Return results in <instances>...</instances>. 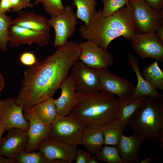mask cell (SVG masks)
Instances as JSON below:
<instances>
[{
    "label": "cell",
    "mask_w": 163,
    "mask_h": 163,
    "mask_svg": "<svg viewBox=\"0 0 163 163\" xmlns=\"http://www.w3.org/2000/svg\"><path fill=\"white\" fill-rule=\"evenodd\" d=\"M4 79L1 71H0V93L4 88Z\"/></svg>",
    "instance_id": "39"
},
{
    "label": "cell",
    "mask_w": 163,
    "mask_h": 163,
    "mask_svg": "<svg viewBox=\"0 0 163 163\" xmlns=\"http://www.w3.org/2000/svg\"><path fill=\"white\" fill-rule=\"evenodd\" d=\"M133 6L129 1L112 14L104 17L101 9L96 11L88 25L83 24L79 29L81 37L90 40L105 50L115 39L123 36L130 40L136 31L132 16Z\"/></svg>",
    "instance_id": "2"
},
{
    "label": "cell",
    "mask_w": 163,
    "mask_h": 163,
    "mask_svg": "<svg viewBox=\"0 0 163 163\" xmlns=\"http://www.w3.org/2000/svg\"><path fill=\"white\" fill-rule=\"evenodd\" d=\"M69 75L77 93H85L100 90L97 69L78 60L72 66Z\"/></svg>",
    "instance_id": "7"
},
{
    "label": "cell",
    "mask_w": 163,
    "mask_h": 163,
    "mask_svg": "<svg viewBox=\"0 0 163 163\" xmlns=\"http://www.w3.org/2000/svg\"><path fill=\"white\" fill-rule=\"evenodd\" d=\"M144 78L156 90H163V72L158 66V60L145 67Z\"/></svg>",
    "instance_id": "25"
},
{
    "label": "cell",
    "mask_w": 163,
    "mask_h": 163,
    "mask_svg": "<svg viewBox=\"0 0 163 163\" xmlns=\"http://www.w3.org/2000/svg\"><path fill=\"white\" fill-rule=\"evenodd\" d=\"M95 158L100 161L107 163H123L117 147L105 145L102 147L100 152L94 155Z\"/></svg>",
    "instance_id": "28"
},
{
    "label": "cell",
    "mask_w": 163,
    "mask_h": 163,
    "mask_svg": "<svg viewBox=\"0 0 163 163\" xmlns=\"http://www.w3.org/2000/svg\"><path fill=\"white\" fill-rule=\"evenodd\" d=\"M77 93L76 103L69 115L82 120L87 127L101 126L119 119L118 105L120 99L114 95L101 90Z\"/></svg>",
    "instance_id": "3"
},
{
    "label": "cell",
    "mask_w": 163,
    "mask_h": 163,
    "mask_svg": "<svg viewBox=\"0 0 163 163\" xmlns=\"http://www.w3.org/2000/svg\"><path fill=\"white\" fill-rule=\"evenodd\" d=\"M145 97L142 96L132 100H119L118 105L119 119L125 127L128 125L130 118L142 104Z\"/></svg>",
    "instance_id": "24"
},
{
    "label": "cell",
    "mask_w": 163,
    "mask_h": 163,
    "mask_svg": "<svg viewBox=\"0 0 163 163\" xmlns=\"http://www.w3.org/2000/svg\"><path fill=\"white\" fill-rule=\"evenodd\" d=\"M97 70L100 90L115 95L121 101L129 99L135 88L132 83L127 79L111 73L107 69Z\"/></svg>",
    "instance_id": "10"
},
{
    "label": "cell",
    "mask_w": 163,
    "mask_h": 163,
    "mask_svg": "<svg viewBox=\"0 0 163 163\" xmlns=\"http://www.w3.org/2000/svg\"><path fill=\"white\" fill-rule=\"evenodd\" d=\"M128 62L137 76V85L129 99L136 98L142 96H150L158 99H163V95L158 92L142 76L139 68L138 59L133 54L129 53Z\"/></svg>",
    "instance_id": "19"
},
{
    "label": "cell",
    "mask_w": 163,
    "mask_h": 163,
    "mask_svg": "<svg viewBox=\"0 0 163 163\" xmlns=\"http://www.w3.org/2000/svg\"><path fill=\"white\" fill-rule=\"evenodd\" d=\"M12 24L11 18L0 13V51L6 52L9 37V29Z\"/></svg>",
    "instance_id": "29"
},
{
    "label": "cell",
    "mask_w": 163,
    "mask_h": 163,
    "mask_svg": "<svg viewBox=\"0 0 163 163\" xmlns=\"http://www.w3.org/2000/svg\"><path fill=\"white\" fill-rule=\"evenodd\" d=\"M152 158V157L151 156H150L148 158H147L146 156H145L142 160H140V163H149L151 161Z\"/></svg>",
    "instance_id": "42"
},
{
    "label": "cell",
    "mask_w": 163,
    "mask_h": 163,
    "mask_svg": "<svg viewBox=\"0 0 163 163\" xmlns=\"http://www.w3.org/2000/svg\"><path fill=\"white\" fill-rule=\"evenodd\" d=\"M19 61L23 65L29 66L37 62L34 54L30 52H25L21 54L19 57Z\"/></svg>",
    "instance_id": "33"
},
{
    "label": "cell",
    "mask_w": 163,
    "mask_h": 163,
    "mask_svg": "<svg viewBox=\"0 0 163 163\" xmlns=\"http://www.w3.org/2000/svg\"><path fill=\"white\" fill-rule=\"evenodd\" d=\"M11 4L10 0H0V13L5 14L11 11Z\"/></svg>",
    "instance_id": "36"
},
{
    "label": "cell",
    "mask_w": 163,
    "mask_h": 163,
    "mask_svg": "<svg viewBox=\"0 0 163 163\" xmlns=\"http://www.w3.org/2000/svg\"><path fill=\"white\" fill-rule=\"evenodd\" d=\"M81 53L79 44L68 41L52 55L30 66L24 72L16 104L24 111L53 97Z\"/></svg>",
    "instance_id": "1"
},
{
    "label": "cell",
    "mask_w": 163,
    "mask_h": 163,
    "mask_svg": "<svg viewBox=\"0 0 163 163\" xmlns=\"http://www.w3.org/2000/svg\"><path fill=\"white\" fill-rule=\"evenodd\" d=\"M98 163L97 160L94 157L90 156L88 161V163Z\"/></svg>",
    "instance_id": "41"
},
{
    "label": "cell",
    "mask_w": 163,
    "mask_h": 163,
    "mask_svg": "<svg viewBox=\"0 0 163 163\" xmlns=\"http://www.w3.org/2000/svg\"><path fill=\"white\" fill-rule=\"evenodd\" d=\"M59 88L61 89V95L55 99L57 114L69 115L76 103L77 95L69 75L62 83Z\"/></svg>",
    "instance_id": "18"
},
{
    "label": "cell",
    "mask_w": 163,
    "mask_h": 163,
    "mask_svg": "<svg viewBox=\"0 0 163 163\" xmlns=\"http://www.w3.org/2000/svg\"><path fill=\"white\" fill-rule=\"evenodd\" d=\"M38 149L48 159L61 160L65 163L75 160L78 150L77 146L50 137L40 144Z\"/></svg>",
    "instance_id": "12"
},
{
    "label": "cell",
    "mask_w": 163,
    "mask_h": 163,
    "mask_svg": "<svg viewBox=\"0 0 163 163\" xmlns=\"http://www.w3.org/2000/svg\"><path fill=\"white\" fill-rule=\"evenodd\" d=\"M152 8L160 12L163 10V0H144Z\"/></svg>",
    "instance_id": "35"
},
{
    "label": "cell",
    "mask_w": 163,
    "mask_h": 163,
    "mask_svg": "<svg viewBox=\"0 0 163 163\" xmlns=\"http://www.w3.org/2000/svg\"><path fill=\"white\" fill-rule=\"evenodd\" d=\"M101 127L104 137V145L116 146L126 128L119 119L108 122Z\"/></svg>",
    "instance_id": "23"
},
{
    "label": "cell",
    "mask_w": 163,
    "mask_h": 163,
    "mask_svg": "<svg viewBox=\"0 0 163 163\" xmlns=\"http://www.w3.org/2000/svg\"><path fill=\"white\" fill-rule=\"evenodd\" d=\"M155 32L158 37L163 42V22L157 26Z\"/></svg>",
    "instance_id": "37"
},
{
    "label": "cell",
    "mask_w": 163,
    "mask_h": 163,
    "mask_svg": "<svg viewBox=\"0 0 163 163\" xmlns=\"http://www.w3.org/2000/svg\"><path fill=\"white\" fill-rule=\"evenodd\" d=\"M104 142V137L101 126L86 127L84 130L82 143L89 153L95 155L101 151Z\"/></svg>",
    "instance_id": "21"
},
{
    "label": "cell",
    "mask_w": 163,
    "mask_h": 163,
    "mask_svg": "<svg viewBox=\"0 0 163 163\" xmlns=\"http://www.w3.org/2000/svg\"><path fill=\"white\" fill-rule=\"evenodd\" d=\"M130 40L134 51L142 59L151 58L163 62V42L155 32L136 33Z\"/></svg>",
    "instance_id": "9"
},
{
    "label": "cell",
    "mask_w": 163,
    "mask_h": 163,
    "mask_svg": "<svg viewBox=\"0 0 163 163\" xmlns=\"http://www.w3.org/2000/svg\"><path fill=\"white\" fill-rule=\"evenodd\" d=\"M88 153L81 150H78L75 163H88L90 156Z\"/></svg>",
    "instance_id": "34"
},
{
    "label": "cell",
    "mask_w": 163,
    "mask_h": 163,
    "mask_svg": "<svg viewBox=\"0 0 163 163\" xmlns=\"http://www.w3.org/2000/svg\"><path fill=\"white\" fill-rule=\"evenodd\" d=\"M22 107L16 104L15 98L0 100V121L6 130L18 128L27 131L30 123L25 119Z\"/></svg>",
    "instance_id": "13"
},
{
    "label": "cell",
    "mask_w": 163,
    "mask_h": 163,
    "mask_svg": "<svg viewBox=\"0 0 163 163\" xmlns=\"http://www.w3.org/2000/svg\"><path fill=\"white\" fill-rule=\"evenodd\" d=\"M23 111L25 119L30 123L27 131L28 142L24 152H29L35 151L38 149L40 144L43 140L49 137L53 125L43 123L27 110Z\"/></svg>",
    "instance_id": "16"
},
{
    "label": "cell",
    "mask_w": 163,
    "mask_h": 163,
    "mask_svg": "<svg viewBox=\"0 0 163 163\" xmlns=\"http://www.w3.org/2000/svg\"><path fill=\"white\" fill-rule=\"evenodd\" d=\"M27 110L35 115L40 121L48 125L52 124L57 115L55 99L53 97Z\"/></svg>",
    "instance_id": "22"
},
{
    "label": "cell",
    "mask_w": 163,
    "mask_h": 163,
    "mask_svg": "<svg viewBox=\"0 0 163 163\" xmlns=\"http://www.w3.org/2000/svg\"><path fill=\"white\" fill-rule=\"evenodd\" d=\"M15 163H65L60 160H50L47 159L40 151L19 153L14 159Z\"/></svg>",
    "instance_id": "27"
},
{
    "label": "cell",
    "mask_w": 163,
    "mask_h": 163,
    "mask_svg": "<svg viewBox=\"0 0 163 163\" xmlns=\"http://www.w3.org/2000/svg\"><path fill=\"white\" fill-rule=\"evenodd\" d=\"M95 0H73L72 5L76 8L77 17L88 25L94 13L96 11Z\"/></svg>",
    "instance_id": "26"
},
{
    "label": "cell",
    "mask_w": 163,
    "mask_h": 163,
    "mask_svg": "<svg viewBox=\"0 0 163 163\" xmlns=\"http://www.w3.org/2000/svg\"><path fill=\"white\" fill-rule=\"evenodd\" d=\"M12 25L45 33H49L51 27L48 19L43 16L21 10L18 11L17 16L12 20Z\"/></svg>",
    "instance_id": "20"
},
{
    "label": "cell",
    "mask_w": 163,
    "mask_h": 163,
    "mask_svg": "<svg viewBox=\"0 0 163 163\" xmlns=\"http://www.w3.org/2000/svg\"><path fill=\"white\" fill-rule=\"evenodd\" d=\"M144 139L139 134L133 132L130 136L121 135L117 145L123 163H138L140 160L139 151L140 145Z\"/></svg>",
    "instance_id": "17"
},
{
    "label": "cell",
    "mask_w": 163,
    "mask_h": 163,
    "mask_svg": "<svg viewBox=\"0 0 163 163\" xmlns=\"http://www.w3.org/2000/svg\"><path fill=\"white\" fill-rule=\"evenodd\" d=\"M6 136L2 138L0 143V154L14 159L23 152L28 144L27 131L18 128L8 130Z\"/></svg>",
    "instance_id": "15"
},
{
    "label": "cell",
    "mask_w": 163,
    "mask_h": 163,
    "mask_svg": "<svg viewBox=\"0 0 163 163\" xmlns=\"http://www.w3.org/2000/svg\"><path fill=\"white\" fill-rule=\"evenodd\" d=\"M49 137L77 146L81 145L85 123L75 117L57 115L53 123Z\"/></svg>",
    "instance_id": "5"
},
{
    "label": "cell",
    "mask_w": 163,
    "mask_h": 163,
    "mask_svg": "<svg viewBox=\"0 0 163 163\" xmlns=\"http://www.w3.org/2000/svg\"><path fill=\"white\" fill-rule=\"evenodd\" d=\"M77 19L72 7L68 5L65 6L62 13L48 19L50 25L55 31L54 47L64 44L73 35L78 23Z\"/></svg>",
    "instance_id": "8"
},
{
    "label": "cell",
    "mask_w": 163,
    "mask_h": 163,
    "mask_svg": "<svg viewBox=\"0 0 163 163\" xmlns=\"http://www.w3.org/2000/svg\"><path fill=\"white\" fill-rule=\"evenodd\" d=\"M132 16L136 33L155 32L157 26L163 22V10L158 12L152 8L144 0H131Z\"/></svg>",
    "instance_id": "6"
},
{
    "label": "cell",
    "mask_w": 163,
    "mask_h": 163,
    "mask_svg": "<svg viewBox=\"0 0 163 163\" xmlns=\"http://www.w3.org/2000/svg\"><path fill=\"white\" fill-rule=\"evenodd\" d=\"M5 131L6 130L4 125L0 121V143L2 138V135Z\"/></svg>",
    "instance_id": "40"
},
{
    "label": "cell",
    "mask_w": 163,
    "mask_h": 163,
    "mask_svg": "<svg viewBox=\"0 0 163 163\" xmlns=\"http://www.w3.org/2000/svg\"><path fill=\"white\" fill-rule=\"evenodd\" d=\"M34 3L36 5L41 3L44 11L51 18L60 14L64 10L62 0H34Z\"/></svg>",
    "instance_id": "30"
},
{
    "label": "cell",
    "mask_w": 163,
    "mask_h": 163,
    "mask_svg": "<svg viewBox=\"0 0 163 163\" xmlns=\"http://www.w3.org/2000/svg\"><path fill=\"white\" fill-rule=\"evenodd\" d=\"M11 10L13 12H18L23 8L33 7L34 4L30 0H10Z\"/></svg>",
    "instance_id": "32"
},
{
    "label": "cell",
    "mask_w": 163,
    "mask_h": 163,
    "mask_svg": "<svg viewBox=\"0 0 163 163\" xmlns=\"http://www.w3.org/2000/svg\"><path fill=\"white\" fill-rule=\"evenodd\" d=\"M81 49L79 60L96 69H107L112 65L114 57L107 50L97 46L91 40L79 44Z\"/></svg>",
    "instance_id": "11"
},
{
    "label": "cell",
    "mask_w": 163,
    "mask_h": 163,
    "mask_svg": "<svg viewBox=\"0 0 163 163\" xmlns=\"http://www.w3.org/2000/svg\"><path fill=\"white\" fill-rule=\"evenodd\" d=\"M0 154V163H15L14 159L8 158H5Z\"/></svg>",
    "instance_id": "38"
},
{
    "label": "cell",
    "mask_w": 163,
    "mask_h": 163,
    "mask_svg": "<svg viewBox=\"0 0 163 163\" xmlns=\"http://www.w3.org/2000/svg\"><path fill=\"white\" fill-rule=\"evenodd\" d=\"M128 125L144 139L163 147V99L145 96L130 118Z\"/></svg>",
    "instance_id": "4"
},
{
    "label": "cell",
    "mask_w": 163,
    "mask_h": 163,
    "mask_svg": "<svg viewBox=\"0 0 163 163\" xmlns=\"http://www.w3.org/2000/svg\"><path fill=\"white\" fill-rule=\"evenodd\" d=\"M104 5L102 12L105 17L112 14L125 5L129 0H101Z\"/></svg>",
    "instance_id": "31"
},
{
    "label": "cell",
    "mask_w": 163,
    "mask_h": 163,
    "mask_svg": "<svg viewBox=\"0 0 163 163\" xmlns=\"http://www.w3.org/2000/svg\"><path fill=\"white\" fill-rule=\"evenodd\" d=\"M8 35V43L12 47L24 44L30 45L33 43L43 46L48 44L50 33L39 32L12 25L9 29Z\"/></svg>",
    "instance_id": "14"
},
{
    "label": "cell",
    "mask_w": 163,
    "mask_h": 163,
    "mask_svg": "<svg viewBox=\"0 0 163 163\" xmlns=\"http://www.w3.org/2000/svg\"><path fill=\"white\" fill-rule=\"evenodd\" d=\"M130 0H129V1H130Z\"/></svg>",
    "instance_id": "43"
}]
</instances>
